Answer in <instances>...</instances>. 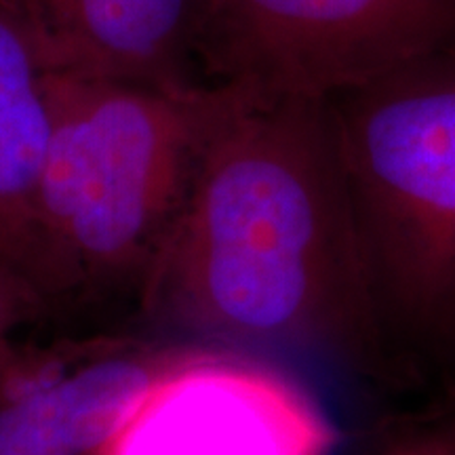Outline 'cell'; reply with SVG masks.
<instances>
[{
  "instance_id": "cell-9",
  "label": "cell",
  "mask_w": 455,
  "mask_h": 455,
  "mask_svg": "<svg viewBox=\"0 0 455 455\" xmlns=\"http://www.w3.org/2000/svg\"><path fill=\"white\" fill-rule=\"evenodd\" d=\"M367 455H455V407L439 398L424 411L388 418Z\"/></svg>"
},
{
  "instance_id": "cell-1",
  "label": "cell",
  "mask_w": 455,
  "mask_h": 455,
  "mask_svg": "<svg viewBox=\"0 0 455 455\" xmlns=\"http://www.w3.org/2000/svg\"><path fill=\"white\" fill-rule=\"evenodd\" d=\"M138 301L155 325L213 346L409 382L375 310L331 101L243 87Z\"/></svg>"
},
{
  "instance_id": "cell-4",
  "label": "cell",
  "mask_w": 455,
  "mask_h": 455,
  "mask_svg": "<svg viewBox=\"0 0 455 455\" xmlns=\"http://www.w3.org/2000/svg\"><path fill=\"white\" fill-rule=\"evenodd\" d=\"M455 41V0H201L204 81L331 101Z\"/></svg>"
},
{
  "instance_id": "cell-11",
  "label": "cell",
  "mask_w": 455,
  "mask_h": 455,
  "mask_svg": "<svg viewBox=\"0 0 455 455\" xmlns=\"http://www.w3.org/2000/svg\"><path fill=\"white\" fill-rule=\"evenodd\" d=\"M441 401H445L447 405L455 407V369L451 373L447 375L445 379H443V395H441Z\"/></svg>"
},
{
  "instance_id": "cell-5",
  "label": "cell",
  "mask_w": 455,
  "mask_h": 455,
  "mask_svg": "<svg viewBox=\"0 0 455 455\" xmlns=\"http://www.w3.org/2000/svg\"><path fill=\"white\" fill-rule=\"evenodd\" d=\"M312 390L264 355L181 346L100 455H331Z\"/></svg>"
},
{
  "instance_id": "cell-8",
  "label": "cell",
  "mask_w": 455,
  "mask_h": 455,
  "mask_svg": "<svg viewBox=\"0 0 455 455\" xmlns=\"http://www.w3.org/2000/svg\"><path fill=\"white\" fill-rule=\"evenodd\" d=\"M49 135L47 72L24 28L0 3V266L30 284Z\"/></svg>"
},
{
  "instance_id": "cell-6",
  "label": "cell",
  "mask_w": 455,
  "mask_h": 455,
  "mask_svg": "<svg viewBox=\"0 0 455 455\" xmlns=\"http://www.w3.org/2000/svg\"><path fill=\"white\" fill-rule=\"evenodd\" d=\"M180 350L26 348L0 378V455H100Z\"/></svg>"
},
{
  "instance_id": "cell-10",
  "label": "cell",
  "mask_w": 455,
  "mask_h": 455,
  "mask_svg": "<svg viewBox=\"0 0 455 455\" xmlns=\"http://www.w3.org/2000/svg\"><path fill=\"white\" fill-rule=\"evenodd\" d=\"M47 310V301L26 278L0 266V375L24 350L15 339L17 331L41 318Z\"/></svg>"
},
{
  "instance_id": "cell-3",
  "label": "cell",
  "mask_w": 455,
  "mask_h": 455,
  "mask_svg": "<svg viewBox=\"0 0 455 455\" xmlns=\"http://www.w3.org/2000/svg\"><path fill=\"white\" fill-rule=\"evenodd\" d=\"M369 287L409 379L455 369V41L331 100Z\"/></svg>"
},
{
  "instance_id": "cell-7",
  "label": "cell",
  "mask_w": 455,
  "mask_h": 455,
  "mask_svg": "<svg viewBox=\"0 0 455 455\" xmlns=\"http://www.w3.org/2000/svg\"><path fill=\"white\" fill-rule=\"evenodd\" d=\"M47 74L152 87L195 76L201 0H0Z\"/></svg>"
},
{
  "instance_id": "cell-2",
  "label": "cell",
  "mask_w": 455,
  "mask_h": 455,
  "mask_svg": "<svg viewBox=\"0 0 455 455\" xmlns=\"http://www.w3.org/2000/svg\"><path fill=\"white\" fill-rule=\"evenodd\" d=\"M32 287L49 308L140 293L243 87L47 74Z\"/></svg>"
}]
</instances>
